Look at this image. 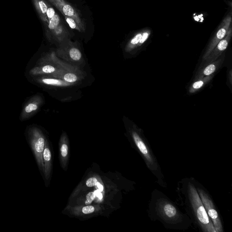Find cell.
<instances>
[{
  "label": "cell",
  "mask_w": 232,
  "mask_h": 232,
  "mask_svg": "<svg viewBox=\"0 0 232 232\" xmlns=\"http://www.w3.org/2000/svg\"><path fill=\"white\" fill-rule=\"evenodd\" d=\"M95 197L94 192H89L86 195V201L85 202V204L89 205L91 204L93 201L94 200Z\"/></svg>",
  "instance_id": "12"
},
{
  "label": "cell",
  "mask_w": 232,
  "mask_h": 232,
  "mask_svg": "<svg viewBox=\"0 0 232 232\" xmlns=\"http://www.w3.org/2000/svg\"><path fill=\"white\" fill-rule=\"evenodd\" d=\"M66 22L68 23V24L70 25V27L72 29H75L76 27V25L74 21L72 19L70 18H66Z\"/></svg>",
  "instance_id": "20"
},
{
  "label": "cell",
  "mask_w": 232,
  "mask_h": 232,
  "mask_svg": "<svg viewBox=\"0 0 232 232\" xmlns=\"http://www.w3.org/2000/svg\"><path fill=\"white\" fill-rule=\"evenodd\" d=\"M43 161L45 162V168L48 165V163L51 160V154L50 150L48 148L45 147L43 154Z\"/></svg>",
  "instance_id": "10"
},
{
  "label": "cell",
  "mask_w": 232,
  "mask_h": 232,
  "mask_svg": "<svg viewBox=\"0 0 232 232\" xmlns=\"http://www.w3.org/2000/svg\"><path fill=\"white\" fill-rule=\"evenodd\" d=\"M29 141L38 165L41 169H43L44 168L43 154L46 145L45 138L39 132L34 131L30 135Z\"/></svg>",
  "instance_id": "4"
},
{
  "label": "cell",
  "mask_w": 232,
  "mask_h": 232,
  "mask_svg": "<svg viewBox=\"0 0 232 232\" xmlns=\"http://www.w3.org/2000/svg\"><path fill=\"white\" fill-rule=\"evenodd\" d=\"M141 34L139 33L137 34L136 36H135L131 40V44L132 45H137L139 42L141 37Z\"/></svg>",
  "instance_id": "18"
},
{
  "label": "cell",
  "mask_w": 232,
  "mask_h": 232,
  "mask_svg": "<svg viewBox=\"0 0 232 232\" xmlns=\"http://www.w3.org/2000/svg\"><path fill=\"white\" fill-rule=\"evenodd\" d=\"M60 22V17L57 14H55V16L49 21V28L50 30H54L57 27Z\"/></svg>",
  "instance_id": "9"
},
{
  "label": "cell",
  "mask_w": 232,
  "mask_h": 232,
  "mask_svg": "<svg viewBox=\"0 0 232 232\" xmlns=\"http://www.w3.org/2000/svg\"><path fill=\"white\" fill-rule=\"evenodd\" d=\"M58 55L73 66L82 69L85 64L81 51L77 48L73 47L69 49L58 50Z\"/></svg>",
  "instance_id": "5"
},
{
  "label": "cell",
  "mask_w": 232,
  "mask_h": 232,
  "mask_svg": "<svg viewBox=\"0 0 232 232\" xmlns=\"http://www.w3.org/2000/svg\"><path fill=\"white\" fill-rule=\"evenodd\" d=\"M149 34V32H145L143 33L142 34H141V37L139 43L140 44H142V43H144L147 40Z\"/></svg>",
  "instance_id": "21"
},
{
  "label": "cell",
  "mask_w": 232,
  "mask_h": 232,
  "mask_svg": "<svg viewBox=\"0 0 232 232\" xmlns=\"http://www.w3.org/2000/svg\"><path fill=\"white\" fill-rule=\"evenodd\" d=\"M215 70H216V66L213 64H210L206 67L204 73L205 75H209L214 72Z\"/></svg>",
  "instance_id": "13"
},
{
  "label": "cell",
  "mask_w": 232,
  "mask_h": 232,
  "mask_svg": "<svg viewBox=\"0 0 232 232\" xmlns=\"http://www.w3.org/2000/svg\"><path fill=\"white\" fill-rule=\"evenodd\" d=\"M96 186L98 188V189L100 190V192H102L103 190V187L102 184H101L100 182H97L96 184Z\"/></svg>",
  "instance_id": "24"
},
{
  "label": "cell",
  "mask_w": 232,
  "mask_h": 232,
  "mask_svg": "<svg viewBox=\"0 0 232 232\" xmlns=\"http://www.w3.org/2000/svg\"><path fill=\"white\" fill-rule=\"evenodd\" d=\"M86 74L81 68L70 65L63 72L60 78L75 85L85 78Z\"/></svg>",
  "instance_id": "6"
},
{
  "label": "cell",
  "mask_w": 232,
  "mask_h": 232,
  "mask_svg": "<svg viewBox=\"0 0 232 232\" xmlns=\"http://www.w3.org/2000/svg\"><path fill=\"white\" fill-rule=\"evenodd\" d=\"M41 81L45 85L56 87H67L72 85H74L73 84L66 82L61 79L57 78L55 77L43 79Z\"/></svg>",
  "instance_id": "7"
},
{
  "label": "cell",
  "mask_w": 232,
  "mask_h": 232,
  "mask_svg": "<svg viewBox=\"0 0 232 232\" xmlns=\"http://www.w3.org/2000/svg\"><path fill=\"white\" fill-rule=\"evenodd\" d=\"M68 147L66 144H63L61 147V152L63 157H65L68 154Z\"/></svg>",
  "instance_id": "19"
},
{
  "label": "cell",
  "mask_w": 232,
  "mask_h": 232,
  "mask_svg": "<svg viewBox=\"0 0 232 232\" xmlns=\"http://www.w3.org/2000/svg\"><path fill=\"white\" fill-rule=\"evenodd\" d=\"M197 190L207 215L214 225L216 232H223L224 231L222 222L214 202L204 190L198 188Z\"/></svg>",
  "instance_id": "3"
},
{
  "label": "cell",
  "mask_w": 232,
  "mask_h": 232,
  "mask_svg": "<svg viewBox=\"0 0 232 232\" xmlns=\"http://www.w3.org/2000/svg\"><path fill=\"white\" fill-rule=\"evenodd\" d=\"M188 196L193 212L200 226L204 232H216L211 220L208 216L202 202L194 185L188 186Z\"/></svg>",
  "instance_id": "1"
},
{
  "label": "cell",
  "mask_w": 232,
  "mask_h": 232,
  "mask_svg": "<svg viewBox=\"0 0 232 232\" xmlns=\"http://www.w3.org/2000/svg\"><path fill=\"white\" fill-rule=\"evenodd\" d=\"M63 11L64 15L69 17L73 16L74 15V10L70 5L66 4L63 7Z\"/></svg>",
  "instance_id": "11"
},
{
  "label": "cell",
  "mask_w": 232,
  "mask_h": 232,
  "mask_svg": "<svg viewBox=\"0 0 232 232\" xmlns=\"http://www.w3.org/2000/svg\"><path fill=\"white\" fill-rule=\"evenodd\" d=\"M94 193L95 196H96V197H98L99 199H100V200H102V199L103 195L102 194L100 190H98V189H97V190H95V191H94Z\"/></svg>",
  "instance_id": "23"
},
{
  "label": "cell",
  "mask_w": 232,
  "mask_h": 232,
  "mask_svg": "<svg viewBox=\"0 0 232 232\" xmlns=\"http://www.w3.org/2000/svg\"><path fill=\"white\" fill-rule=\"evenodd\" d=\"M97 180L95 178H90L88 179L86 181V185L87 186L89 187H91L94 186H95L97 182Z\"/></svg>",
  "instance_id": "17"
},
{
  "label": "cell",
  "mask_w": 232,
  "mask_h": 232,
  "mask_svg": "<svg viewBox=\"0 0 232 232\" xmlns=\"http://www.w3.org/2000/svg\"><path fill=\"white\" fill-rule=\"evenodd\" d=\"M156 210L160 218L169 225H178L183 219V215L174 204L164 198L157 201Z\"/></svg>",
  "instance_id": "2"
},
{
  "label": "cell",
  "mask_w": 232,
  "mask_h": 232,
  "mask_svg": "<svg viewBox=\"0 0 232 232\" xmlns=\"http://www.w3.org/2000/svg\"><path fill=\"white\" fill-rule=\"evenodd\" d=\"M38 109V105L34 103H31L29 104L28 106H26L25 109V111L26 112H32Z\"/></svg>",
  "instance_id": "14"
},
{
  "label": "cell",
  "mask_w": 232,
  "mask_h": 232,
  "mask_svg": "<svg viewBox=\"0 0 232 232\" xmlns=\"http://www.w3.org/2000/svg\"><path fill=\"white\" fill-rule=\"evenodd\" d=\"M203 82L201 81H198V82H195L193 85V88L195 89H197V88H200L203 85Z\"/></svg>",
  "instance_id": "22"
},
{
  "label": "cell",
  "mask_w": 232,
  "mask_h": 232,
  "mask_svg": "<svg viewBox=\"0 0 232 232\" xmlns=\"http://www.w3.org/2000/svg\"><path fill=\"white\" fill-rule=\"evenodd\" d=\"M33 1L41 19L44 22H48L46 16V11L48 7L44 0H33Z\"/></svg>",
  "instance_id": "8"
},
{
  "label": "cell",
  "mask_w": 232,
  "mask_h": 232,
  "mask_svg": "<svg viewBox=\"0 0 232 232\" xmlns=\"http://www.w3.org/2000/svg\"><path fill=\"white\" fill-rule=\"evenodd\" d=\"M94 211V208L93 206H87L84 207L82 209V212L85 214H89Z\"/></svg>",
  "instance_id": "15"
},
{
  "label": "cell",
  "mask_w": 232,
  "mask_h": 232,
  "mask_svg": "<svg viewBox=\"0 0 232 232\" xmlns=\"http://www.w3.org/2000/svg\"><path fill=\"white\" fill-rule=\"evenodd\" d=\"M55 11L53 8L49 7L48 8L46 11V16L48 19L49 21L55 16Z\"/></svg>",
  "instance_id": "16"
}]
</instances>
